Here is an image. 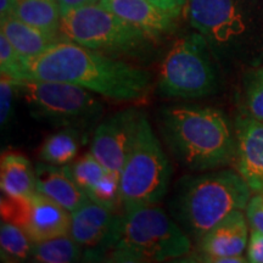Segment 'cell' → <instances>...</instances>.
<instances>
[{
	"mask_svg": "<svg viewBox=\"0 0 263 263\" xmlns=\"http://www.w3.org/2000/svg\"><path fill=\"white\" fill-rule=\"evenodd\" d=\"M29 80L65 82L115 101L143 100L151 74L121 59L65 39L29 61Z\"/></svg>",
	"mask_w": 263,
	"mask_h": 263,
	"instance_id": "cell-1",
	"label": "cell"
},
{
	"mask_svg": "<svg viewBox=\"0 0 263 263\" xmlns=\"http://www.w3.org/2000/svg\"><path fill=\"white\" fill-rule=\"evenodd\" d=\"M184 10L219 66L244 72L263 64V0H188Z\"/></svg>",
	"mask_w": 263,
	"mask_h": 263,
	"instance_id": "cell-2",
	"label": "cell"
},
{
	"mask_svg": "<svg viewBox=\"0 0 263 263\" xmlns=\"http://www.w3.org/2000/svg\"><path fill=\"white\" fill-rule=\"evenodd\" d=\"M159 129L170 153L195 172L218 170L235 159V130L221 110L192 104L171 105L159 115Z\"/></svg>",
	"mask_w": 263,
	"mask_h": 263,
	"instance_id": "cell-3",
	"label": "cell"
},
{
	"mask_svg": "<svg viewBox=\"0 0 263 263\" xmlns=\"http://www.w3.org/2000/svg\"><path fill=\"white\" fill-rule=\"evenodd\" d=\"M252 193L238 171L218 168L185 176L174 185L170 215L192 241L199 244L227 216L245 210Z\"/></svg>",
	"mask_w": 263,
	"mask_h": 263,
	"instance_id": "cell-4",
	"label": "cell"
},
{
	"mask_svg": "<svg viewBox=\"0 0 263 263\" xmlns=\"http://www.w3.org/2000/svg\"><path fill=\"white\" fill-rule=\"evenodd\" d=\"M192 239L157 205L123 212L120 233L107 261L122 263L163 262L186 256Z\"/></svg>",
	"mask_w": 263,
	"mask_h": 263,
	"instance_id": "cell-5",
	"label": "cell"
},
{
	"mask_svg": "<svg viewBox=\"0 0 263 263\" xmlns=\"http://www.w3.org/2000/svg\"><path fill=\"white\" fill-rule=\"evenodd\" d=\"M171 174L168 157L143 114L136 141L120 174L123 212L162 201L168 192Z\"/></svg>",
	"mask_w": 263,
	"mask_h": 263,
	"instance_id": "cell-6",
	"label": "cell"
},
{
	"mask_svg": "<svg viewBox=\"0 0 263 263\" xmlns=\"http://www.w3.org/2000/svg\"><path fill=\"white\" fill-rule=\"evenodd\" d=\"M219 88V65L199 32L177 41L161 62L157 91L162 97L195 100Z\"/></svg>",
	"mask_w": 263,
	"mask_h": 263,
	"instance_id": "cell-7",
	"label": "cell"
},
{
	"mask_svg": "<svg viewBox=\"0 0 263 263\" xmlns=\"http://www.w3.org/2000/svg\"><path fill=\"white\" fill-rule=\"evenodd\" d=\"M61 33L66 39L115 58H141L153 39L100 3L62 15Z\"/></svg>",
	"mask_w": 263,
	"mask_h": 263,
	"instance_id": "cell-8",
	"label": "cell"
},
{
	"mask_svg": "<svg viewBox=\"0 0 263 263\" xmlns=\"http://www.w3.org/2000/svg\"><path fill=\"white\" fill-rule=\"evenodd\" d=\"M16 82L33 117L54 127L78 129L103 114L100 101L80 85L39 80Z\"/></svg>",
	"mask_w": 263,
	"mask_h": 263,
	"instance_id": "cell-9",
	"label": "cell"
},
{
	"mask_svg": "<svg viewBox=\"0 0 263 263\" xmlns=\"http://www.w3.org/2000/svg\"><path fill=\"white\" fill-rule=\"evenodd\" d=\"M4 221L18 226L33 242L70 234L71 212L39 192L2 199Z\"/></svg>",
	"mask_w": 263,
	"mask_h": 263,
	"instance_id": "cell-10",
	"label": "cell"
},
{
	"mask_svg": "<svg viewBox=\"0 0 263 263\" xmlns=\"http://www.w3.org/2000/svg\"><path fill=\"white\" fill-rule=\"evenodd\" d=\"M122 215L88 201L71 213L70 235L81 246L87 261L107 258L120 233Z\"/></svg>",
	"mask_w": 263,
	"mask_h": 263,
	"instance_id": "cell-11",
	"label": "cell"
},
{
	"mask_svg": "<svg viewBox=\"0 0 263 263\" xmlns=\"http://www.w3.org/2000/svg\"><path fill=\"white\" fill-rule=\"evenodd\" d=\"M141 115L136 107L124 108L95 128L90 153L110 172L121 174L136 141Z\"/></svg>",
	"mask_w": 263,
	"mask_h": 263,
	"instance_id": "cell-12",
	"label": "cell"
},
{
	"mask_svg": "<svg viewBox=\"0 0 263 263\" xmlns=\"http://www.w3.org/2000/svg\"><path fill=\"white\" fill-rule=\"evenodd\" d=\"M244 210H238L227 216L200 240L196 256L199 262L244 263V251L249 242V222Z\"/></svg>",
	"mask_w": 263,
	"mask_h": 263,
	"instance_id": "cell-13",
	"label": "cell"
},
{
	"mask_svg": "<svg viewBox=\"0 0 263 263\" xmlns=\"http://www.w3.org/2000/svg\"><path fill=\"white\" fill-rule=\"evenodd\" d=\"M235 167L254 193L263 192V121L242 115L236 118Z\"/></svg>",
	"mask_w": 263,
	"mask_h": 263,
	"instance_id": "cell-14",
	"label": "cell"
},
{
	"mask_svg": "<svg viewBox=\"0 0 263 263\" xmlns=\"http://www.w3.org/2000/svg\"><path fill=\"white\" fill-rule=\"evenodd\" d=\"M35 189L71 213L89 201L84 190L72 178L67 164L55 166L45 162L37 163Z\"/></svg>",
	"mask_w": 263,
	"mask_h": 263,
	"instance_id": "cell-15",
	"label": "cell"
},
{
	"mask_svg": "<svg viewBox=\"0 0 263 263\" xmlns=\"http://www.w3.org/2000/svg\"><path fill=\"white\" fill-rule=\"evenodd\" d=\"M100 4L153 38L171 31L176 18L149 0H100Z\"/></svg>",
	"mask_w": 263,
	"mask_h": 263,
	"instance_id": "cell-16",
	"label": "cell"
},
{
	"mask_svg": "<svg viewBox=\"0 0 263 263\" xmlns=\"http://www.w3.org/2000/svg\"><path fill=\"white\" fill-rule=\"evenodd\" d=\"M0 28L18 54L28 61L39 57L54 43L60 41L58 35L49 34L42 29L33 27L15 16L3 18Z\"/></svg>",
	"mask_w": 263,
	"mask_h": 263,
	"instance_id": "cell-17",
	"label": "cell"
},
{
	"mask_svg": "<svg viewBox=\"0 0 263 263\" xmlns=\"http://www.w3.org/2000/svg\"><path fill=\"white\" fill-rule=\"evenodd\" d=\"M0 186L8 197L32 195L35 189V168L27 157L20 154H4L0 162Z\"/></svg>",
	"mask_w": 263,
	"mask_h": 263,
	"instance_id": "cell-18",
	"label": "cell"
},
{
	"mask_svg": "<svg viewBox=\"0 0 263 263\" xmlns=\"http://www.w3.org/2000/svg\"><path fill=\"white\" fill-rule=\"evenodd\" d=\"M12 16L49 34L61 32L62 14L58 0H17Z\"/></svg>",
	"mask_w": 263,
	"mask_h": 263,
	"instance_id": "cell-19",
	"label": "cell"
},
{
	"mask_svg": "<svg viewBox=\"0 0 263 263\" xmlns=\"http://www.w3.org/2000/svg\"><path fill=\"white\" fill-rule=\"evenodd\" d=\"M78 149H80L78 129L64 128L44 140L39 150V159L45 163L66 166L76 159Z\"/></svg>",
	"mask_w": 263,
	"mask_h": 263,
	"instance_id": "cell-20",
	"label": "cell"
},
{
	"mask_svg": "<svg viewBox=\"0 0 263 263\" xmlns=\"http://www.w3.org/2000/svg\"><path fill=\"white\" fill-rule=\"evenodd\" d=\"M31 258L41 263H71L83 258V251L70 234H66L33 242Z\"/></svg>",
	"mask_w": 263,
	"mask_h": 263,
	"instance_id": "cell-21",
	"label": "cell"
},
{
	"mask_svg": "<svg viewBox=\"0 0 263 263\" xmlns=\"http://www.w3.org/2000/svg\"><path fill=\"white\" fill-rule=\"evenodd\" d=\"M33 241L14 223L2 221L0 228V251L2 258L10 262H22L31 258Z\"/></svg>",
	"mask_w": 263,
	"mask_h": 263,
	"instance_id": "cell-22",
	"label": "cell"
},
{
	"mask_svg": "<svg viewBox=\"0 0 263 263\" xmlns=\"http://www.w3.org/2000/svg\"><path fill=\"white\" fill-rule=\"evenodd\" d=\"M242 101L245 114L263 121V64L242 72Z\"/></svg>",
	"mask_w": 263,
	"mask_h": 263,
	"instance_id": "cell-23",
	"label": "cell"
},
{
	"mask_svg": "<svg viewBox=\"0 0 263 263\" xmlns=\"http://www.w3.org/2000/svg\"><path fill=\"white\" fill-rule=\"evenodd\" d=\"M67 168L72 178L85 194L108 172L91 153L85 154L74 162L67 164Z\"/></svg>",
	"mask_w": 263,
	"mask_h": 263,
	"instance_id": "cell-24",
	"label": "cell"
},
{
	"mask_svg": "<svg viewBox=\"0 0 263 263\" xmlns=\"http://www.w3.org/2000/svg\"><path fill=\"white\" fill-rule=\"evenodd\" d=\"M0 71L17 81L29 80V61L20 55L9 39L0 32Z\"/></svg>",
	"mask_w": 263,
	"mask_h": 263,
	"instance_id": "cell-25",
	"label": "cell"
},
{
	"mask_svg": "<svg viewBox=\"0 0 263 263\" xmlns=\"http://www.w3.org/2000/svg\"><path fill=\"white\" fill-rule=\"evenodd\" d=\"M87 195L90 201L116 211L118 203H121L120 174L108 171L100 182L88 190Z\"/></svg>",
	"mask_w": 263,
	"mask_h": 263,
	"instance_id": "cell-26",
	"label": "cell"
},
{
	"mask_svg": "<svg viewBox=\"0 0 263 263\" xmlns=\"http://www.w3.org/2000/svg\"><path fill=\"white\" fill-rule=\"evenodd\" d=\"M18 91L17 82L9 76L2 74L0 81V124L4 128L9 123L14 107V97Z\"/></svg>",
	"mask_w": 263,
	"mask_h": 263,
	"instance_id": "cell-27",
	"label": "cell"
},
{
	"mask_svg": "<svg viewBox=\"0 0 263 263\" xmlns=\"http://www.w3.org/2000/svg\"><path fill=\"white\" fill-rule=\"evenodd\" d=\"M246 218L251 229L263 233V195L257 193L251 196L246 206Z\"/></svg>",
	"mask_w": 263,
	"mask_h": 263,
	"instance_id": "cell-28",
	"label": "cell"
},
{
	"mask_svg": "<svg viewBox=\"0 0 263 263\" xmlns=\"http://www.w3.org/2000/svg\"><path fill=\"white\" fill-rule=\"evenodd\" d=\"M248 258L249 262L251 263H263V233L258 230L251 229L250 234L248 248Z\"/></svg>",
	"mask_w": 263,
	"mask_h": 263,
	"instance_id": "cell-29",
	"label": "cell"
},
{
	"mask_svg": "<svg viewBox=\"0 0 263 263\" xmlns=\"http://www.w3.org/2000/svg\"><path fill=\"white\" fill-rule=\"evenodd\" d=\"M149 2L162 11L168 12V14L177 17L182 12V10L185 8L188 0H149Z\"/></svg>",
	"mask_w": 263,
	"mask_h": 263,
	"instance_id": "cell-30",
	"label": "cell"
},
{
	"mask_svg": "<svg viewBox=\"0 0 263 263\" xmlns=\"http://www.w3.org/2000/svg\"><path fill=\"white\" fill-rule=\"evenodd\" d=\"M59 6H60L61 14L65 15L66 12L71 11V10H76L83 8V6L93 5L100 3V0H58Z\"/></svg>",
	"mask_w": 263,
	"mask_h": 263,
	"instance_id": "cell-31",
	"label": "cell"
},
{
	"mask_svg": "<svg viewBox=\"0 0 263 263\" xmlns=\"http://www.w3.org/2000/svg\"><path fill=\"white\" fill-rule=\"evenodd\" d=\"M17 0H0V18L14 15V10Z\"/></svg>",
	"mask_w": 263,
	"mask_h": 263,
	"instance_id": "cell-32",
	"label": "cell"
},
{
	"mask_svg": "<svg viewBox=\"0 0 263 263\" xmlns=\"http://www.w3.org/2000/svg\"><path fill=\"white\" fill-rule=\"evenodd\" d=\"M261 194H262V195H263V192H262V193H261Z\"/></svg>",
	"mask_w": 263,
	"mask_h": 263,
	"instance_id": "cell-33",
	"label": "cell"
}]
</instances>
